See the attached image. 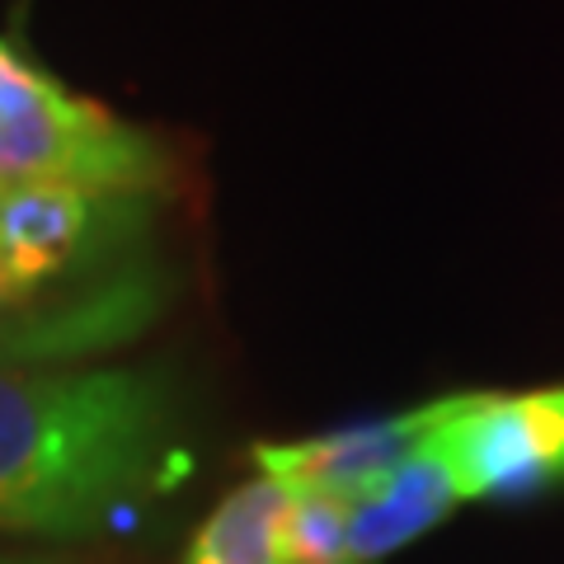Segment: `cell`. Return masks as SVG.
Masks as SVG:
<instances>
[{"instance_id": "4", "label": "cell", "mask_w": 564, "mask_h": 564, "mask_svg": "<svg viewBox=\"0 0 564 564\" xmlns=\"http://www.w3.org/2000/svg\"><path fill=\"white\" fill-rule=\"evenodd\" d=\"M437 447L462 499H536L564 485V386L527 395H480L456 414Z\"/></svg>"}, {"instance_id": "7", "label": "cell", "mask_w": 564, "mask_h": 564, "mask_svg": "<svg viewBox=\"0 0 564 564\" xmlns=\"http://www.w3.org/2000/svg\"><path fill=\"white\" fill-rule=\"evenodd\" d=\"M288 503L292 489L273 475H259V480L231 489L198 527L184 564H282L278 536Z\"/></svg>"}, {"instance_id": "10", "label": "cell", "mask_w": 564, "mask_h": 564, "mask_svg": "<svg viewBox=\"0 0 564 564\" xmlns=\"http://www.w3.org/2000/svg\"><path fill=\"white\" fill-rule=\"evenodd\" d=\"M0 564H43V560H20V555H0Z\"/></svg>"}, {"instance_id": "6", "label": "cell", "mask_w": 564, "mask_h": 564, "mask_svg": "<svg viewBox=\"0 0 564 564\" xmlns=\"http://www.w3.org/2000/svg\"><path fill=\"white\" fill-rule=\"evenodd\" d=\"M456 499H462V494H456L447 456L433 437L410 462H400L381 485H372L362 499H352L348 564H377L386 555H395L400 545H410L414 536H423L429 527L443 522Z\"/></svg>"}, {"instance_id": "5", "label": "cell", "mask_w": 564, "mask_h": 564, "mask_svg": "<svg viewBox=\"0 0 564 564\" xmlns=\"http://www.w3.org/2000/svg\"><path fill=\"white\" fill-rule=\"evenodd\" d=\"M466 395H443L429 404H414L404 414L352 423V429L302 437V443H259L254 462L263 475H273L288 489H329L344 499H362L372 485H381L400 462H410L419 447H429L437 433L447 429L470 404Z\"/></svg>"}, {"instance_id": "3", "label": "cell", "mask_w": 564, "mask_h": 564, "mask_svg": "<svg viewBox=\"0 0 564 564\" xmlns=\"http://www.w3.org/2000/svg\"><path fill=\"white\" fill-rule=\"evenodd\" d=\"M151 217V193L14 184L0 188V263L33 302L43 288H57L62 278L85 273L137 245Z\"/></svg>"}, {"instance_id": "9", "label": "cell", "mask_w": 564, "mask_h": 564, "mask_svg": "<svg viewBox=\"0 0 564 564\" xmlns=\"http://www.w3.org/2000/svg\"><path fill=\"white\" fill-rule=\"evenodd\" d=\"M29 302V296L20 292V282H14L10 273H6V263H0V321H6L10 311H20Z\"/></svg>"}, {"instance_id": "2", "label": "cell", "mask_w": 564, "mask_h": 564, "mask_svg": "<svg viewBox=\"0 0 564 564\" xmlns=\"http://www.w3.org/2000/svg\"><path fill=\"white\" fill-rule=\"evenodd\" d=\"M170 161L151 132L70 95L0 43V188L70 184L99 193H161Z\"/></svg>"}, {"instance_id": "8", "label": "cell", "mask_w": 564, "mask_h": 564, "mask_svg": "<svg viewBox=\"0 0 564 564\" xmlns=\"http://www.w3.org/2000/svg\"><path fill=\"white\" fill-rule=\"evenodd\" d=\"M348 518L352 499H344V494L292 489L278 536L282 564H348Z\"/></svg>"}, {"instance_id": "1", "label": "cell", "mask_w": 564, "mask_h": 564, "mask_svg": "<svg viewBox=\"0 0 564 564\" xmlns=\"http://www.w3.org/2000/svg\"><path fill=\"white\" fill-rule=\"evenodd\" d=\"M174 470V391L161 372L0 367L6 536L76 541L113 532Z\"/></svg>"}]
</instances>
